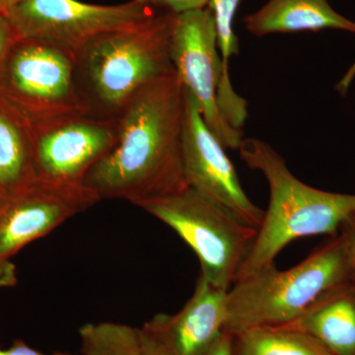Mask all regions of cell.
Returning a JSON list of instances; mask_svg holds the SVG:
<instances>
[{
  "instance_id": "6da1fadb",
  "label": "cell",
  "mask_w": 355,
  "mask_h": 355,
  "mask_svg": "<svg viewBox=\"0 0 355 355\" xmlns=\"http://www.w3.org/2000/svg\"><path fill=\"white\" fill-rule=\"evenodd\" d=\"M186 91L176 71L147 84L116 119V144L84 186L102 200H144L189 188L184 166Z\"/></svg>"
},
{
  "instance_id": "7a4b0ae2",
  "label": "cell",
  "mask_w": 355,
  "mask_h": 355,
  "mask_svg": "<svg viewBox=\"0 0 355 355\" xmlns=\"http://www.w3.org/2000/svg\"><path fill=\"white\" fill-rule=\"evenodd\" d=\"M238 150L247 167L263 173L270 202L235 282L275 263L289 243L310 236L336 235L355 216V195L331 193L303 183L263 140L244 139Z\"/></svg>"
},
{
  "instance_id": "3957f363",
  "label": "cell",
  "mask_w": 355,
  "mask_h": 355,
  "mask_svg": "<svg viewBox=\"0 0 355 355\" xmlns=\"http://www.w3.org/2000/svg\"><path fill=\"white\" fill-rule=\"evenodd\" d=\"M173 16L160 10L141 24L101 35L76 51L84 109L116 120L140 89L175 71L170 55Z\"/></svg>"
},
{
  "instance_id": "277c9868",
  "label": "cell",
  "mask_w": 355,
  "mask_h": 355,
  "mask_svg": "<svg viewBox=\"0 0 355 355\" xmlns=\"http://www.w3.org/2000/svg\"><path fill=\"white\" fill-rule=\"evenodd\" d=\"M352 282L342 236L288 270L275 263L236 282L228 291L224 331L237 336L259 327L286 326L320 298Z\"/></svg>"
},
{
  "instance_id": "5b68a950",
  "label": "cell",
  "mask_w": 355,
  "mask_h": 355,
  "mask_svg": "<svg viewBox=\"0 0 355 355\" xmlns=\"http://www.w3.org/2000/svg\"><path fill=\"white\" fill-rule=\"evenodd\" d=\"M171 227L197 254L200 275L229 291L247 258L258 229L203 198L193 189L135 205Z\"/></svg>"
},
{
  "instance_id": "8992f818",
  "label": "cell",
  "mask_w": 355,
  "mask_h": 355,
  "mask_svg": "<svg viewBox=\"0 0 355 355\" xmlns=\"http://www.w3.org/2000/svg\"><path fill=\"white\" fill-rule=\"evenodd\" d=\"M0 95L31 123L84 109L76 51L43 40L16 39L2 65Z\"/></svg>"
},
{
  "instance_id": "52a82bcc",
  "label": "cell",
  "mask_w": 355,
  "mask_h": 355,
  "mask_svg": "<svg viewBox=\"0 0 355 355\" xmlns=\"http://www.w3.org/2000/svg\"><path fill=\"white\" fill-rule=\"evenodd\" d=\"M170 55L184 90L222 146L238 150L244 135L222 113L223 67L214 15L209 6L173 16Z\"/></svg>"
},
{
  "instance_id": "ba28073f",
  "label": "cell",
  "mask_w": 355,
  "mask_h": 355,
  "mask_svg": "<svg viewBox=\"0 0 355 355\" xmlns=\"http://www.w3.org/2000/svg\"><path fill=\"white\" fill-rule=\"evenodd\" d=\"M31 123L35 175L50 183L84 186L116 144V120L85 109Z\"/></svg>"
},
{
  "instance_id": "9c48e42d",
  "label": "cell",
  "mask_w": 355,
  "mask_h": 355,
  "mask_svg": "<svg viewBox=\"0 0 355 355\" xmlns=\"http://www.w3.org/2000/svg\"><path fill=\"white\" fill-rule=\"evenodd\" d=\"M158 12L135 0L110 6L77 0H23L6 17L17 39L43 40L76 51L91 40L135 27Z\"/></svg>"
},
{
  "instance_id": "30bf717a",
  "label": "cell",
  "mask_w": 355,
  "mask_h": 355,
  "mask_svg": "<svg viewBox=\"0 0 355 355\" xmlns=\"http://www.w3.org/2000/svg\"><path fill=\"white\" fill-rule=\"evenodd\" d=\"M100 198L85 186L35 179L0 196V261L86 211Z\"/></svg>"
},
{
  "instance_id": "8fae6325",
  "label": "cell",
  "mask_w": 355,
  "mask_h": 355,
  "mask_svg": "<svg viewBox=\"0 0 355 355\" xmlns=\"http://www.w3.org/2000/svg\"><path fill=\"white\" fill-rule=\"evenodd\" d=\"M184 166L191 189L232 212L248 225L260 227L265 210L257 207L245 193L225 147L207 127L197 103L187 91Z\"/></svg>"
},
{
  "instance_id": "7c38bea8",
  "label": "cell",
  "mask_w": 355,
  "mask_h": 355,
  "mask_svg": "<svg viewBox=\"0 0 355 355\" xmlns=\"http://www.w3.org/2000/svg\"><path fill=\"white\" fill-rule=\"evenodd\" d=\"M228 291L200 275L195 291L176 315H169V331L181 355H205L225 328Z\"/></svg>"
},
{
  "instance_id": "4fadbf2b",
  "label": "cell",
  "mask_w": 355,
  "mask_h": 355,
  "mask_svg": "<svg viewBox=\"0 0 355 355\" xmlns=\"http://www.w3.org/2000/svg\"><path fill=\"white\" fill-rule=\"evenodd\" d=\"M287 328L303 331L334 355H355V286L336 287L320 298Z\"/></svg>"
},
{
  "instance_id": "5bb4252c",
  "label": "cell",
  "mask_w": 355,
  "mask_h": 355,
  "mask_svg": "<svg viewBox=\"0 0 355 355\" xmlns=\"http://www.w3.org/2000/svg\"><path fill=\"white\" fill-rule=\"evenodd\" d=\"M244 24L248 32L258 37L324 29L355 34V22L336 12L328 0H270L245 17Z\"/></svg>"
},
{
  "instance_id": "9a60e30c",
  "label": "cell",
  "mask_w": 355,
  "mask_h": 355,
  "mask_svg": "<svg viewBox=\"0 0 355 355\" xmlns=\"http://www.w3.org/2000/svg\"><path fill=\"white\" fill-rule=\"evenodd\" d=\"M35 179L31 121L0 95V196Z\"/></svg>"
},
{
  "instance_id": "2e32d148",
  "label": "cell",
  "mask_w": 355,
  "mask_h": 355,
  "mask_svg": "<svg viewBox=\"0 0 355 355\" xmlns=\"http://www.w3.org/2000/svg\"><path fill=\"white\" fill-rule=\"evenodd\" d=\"M234 336V355H334L303 331L259 327Z\"/></svg>"
},
{
  "instance_id": "e0dca14e",
  "label": "cell",
  "mask_w": 355,
  "mask_h": 355,
  "mask_svg": "<svg viewBox=\"0 0 355 355\" xmlns=\"http://www.w3.org/2000/svg\"><path fill=\"white\" fill-rule=\"evenodd\" d=\"M239 1L240 0H210L209 6L216 23L217 46L220 51L223 67V89L220 96V107L222 112L228 116H240L247 108L246 100L235 92L229 74V60L239 53L238 40L233 28Z\"/></svg>"
},
{
  "instance_id": "ac0fdd59",
  "label": "cell",
  "mask_w": 355,
  "mask_h": 355,
  "mask_svg": "<svg viewBox=\"0 0 355 355\" xmlns=\"http://www.w3.org/2000/svg\"><path fill=\"white\" fill-rule=\"evenodd\" d=\"M83 355H144L139 329L103 322L79 330Z\"/></svg>"
},
{
  "instance_id": "d6986e66",
  "label": "cell",
  "mask_w": 355,
  "mask_h": 355,
  "mask_svg": "<svg viewBox=\"0 0 355 355\" xmlns=\"http://www.w3.org/2000/svg\"><path fill=\"white\" fill-rule=\"evenodd\" d=\"M139 333L144 355H181L170 334L169 315H156Z\"/></svg>"
},
{
  "instance_id": "ffe728a7",
  "label": "cell",
  "mask_w": 355,
  "mask_h": 355,
  "mask_svg": "<svg viewBox=\"0 0 355 355\" xmlns=\"http://www.w3.org/2000/svg\"><path fill=\"white\" fill-rule=\"evenodd\" d=\"M139 3L153 7L158 10L181 14L198 10L209 6L210 0H135Z\"/></svg>"
},
{
  "instance_id": "44dd1931",
  "label": "cell",
  "mask_w": 355,
  "mask_h": 355,
  "mask_svg": "<svg viewBox=\"0 0 355 355\" xmlns=\"http://www.w3.org/2000/svg\"><path fill=\"white\" fill-rule=\"evenodd\" d=\"M342 238L345 243V251L349 259L350 277L355 286V216L343 224Z\"/></svg>"
},
{
  "instance_id": "7402d4cb",
  "label": "cell",
  "mask_w": 355,
  "mask_h": 355,
  "mask_svg": "<svg viewBox=\"0 0 355 355\" xmlns=\"http://www.w3.org/2000/svg\"><path fill=\"white\" fill-rule=\"evenodd\" d=\"M15 32L8 19L4 15H0V73L2 65L6 60L7 53L10 50L14 42L16 41Z\"/></svg>"
},
{
  "instance_id": "603a6c76",
  "label": "cell",
  "mask_w": 355,
  "mask_h": 355,
  "mask_svg": "<svg viewBox=\"0 0 355 355\" xmlns=\"http://www.w3.org/2000/svg\"><path fill=\"white\" fill-rule=\"evenodd\" d=\"M205 355H234V336L223 331Z\"/></svg>"
},
{
  "instance_id": "cb8c5ba5",
  "label": "cell",
  "mask_w": 355,
  "mask_h": 355,
  "mask_svg": "<svg viewBox=\"0 0 355 355\" xmlns=\"http://www.w3.org/2000/svg\"><path fill=\"white\" fill-rule=\"evenodd\" d=\"M17 282L15 266L10 261H0V289L12 287Z\"/></svg>"
},
{
  "instance_id": "d4e9b609",
  "label": "cell",
  "mask_w": 355,
  "mask_h": 355,
  "mask_svg": "<svg viewBox=\"0 0 355 355\" xmlns=\"http://www.w3.org/2000/svg\"><path fill=\"white\" fill-rule=\"evenodd\" d=\"M0 355H44L37 352L29 345H26L22 340H17L11 345L9 349H0ZM53 355H70L64 354H55Z\"/></svg>"
},
{
  "instance_id": "484cf974",
  "label": "cell",
  "mask_w": 355,
  "mask_h": 355,
  "mask_svg": "<svg viewBox=\"0 0 355 355\" xmlns=\"http://www.w3.org/2000/svg\"><path fill=\"white\" fill-rule=\"evenodd\" d=\"M22 1L23 0H0V15H7L14 7Z\"/></svg>"
}]
</instances>
